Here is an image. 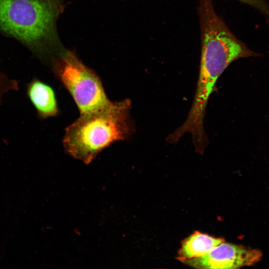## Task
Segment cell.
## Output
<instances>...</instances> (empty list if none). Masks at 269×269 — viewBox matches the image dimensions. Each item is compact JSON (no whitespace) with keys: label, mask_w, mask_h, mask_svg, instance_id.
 <instances>
[{"label":"cell","mask_w":269,"mask_h":269,"mask_svg":"<svg viewBox=\"0 0 269 269\" xmlns=\"http://www.w3.org/2000/svg\"><path fill=\"white\" fill-rule=\"evenodd\" d=\"M56 14L46 0H0V30L44 52L56 42Z\"/></svg>","instance_id":"3"},{"label":"cell","mask_w":269,"mask_h":269,"mask_svg":"<svg viewBox=\"0 0 269 269\" xmlns=\"http://www.w3.org/2000/svg\"><path fill=\"white\" fill-rule=\"evenodd\" d=\"M262 257V253L259 250L224 241L201 257L182 262L199 269H239L254 265L261 260Z\"/></svg>","instance_id":"5"},{"label":"cell","mask_w":269,"mask_h":269,"mask_svg":"<svg viewBox=\"0 0 269 269\" xmlns=\"http://www.w3.org/2000/svg\"><path fill=\"white\" fill-rule=\"evenodd\" d=\"M258 10L269 24V2L267 0H237Z\"/></svg>","instance_id":"8"},{"label":"cell","mask_w":269,"mask_h":269,"mask_svg":"<svg viewBox=\"0 0 269 269\" xmlns=\"http://www.w3.org/2000/svg\"><path fill=\"white\" fill-rule=\"evenodd\" d=\"M27 94L40 118L53 117L59 114L55 93L50 85L35 79L28 84Z\"/></svg>","instance_id":"6"},{"label":"cell","mask_w":269,"mask_h":269,"mask_svg":"<svg viewBox=\"0 0 269 269\" xmlns=\"http://www.w3.org/2000/svg\"><path fill=\"white\" fill-rule=\"evenodd\" d=\"M57 13L61 7V0H46Z\"/></svg>","instance_id":"10"},{"label":"cell","mask_w":269,"mask_h":269,"mask_svg":"<svg viewBox=\"0 0 269 269\" xmlns=\"http://www.w3.org/2000/svg\"><path fill=\"white\" fill-rule=\"evenodd\" d=\"M53 71L71 95L80 115L106 105L108 99L98 75L70 51H64L52 60Z\"/></svg>","instance_id":"4"},{"label":"cell","mask_w":269,"mask_h":269,"mask_svg":"<svg viewBox=\"0 0 269 269\" xmlns=\"http://www.w3.org/2000/svg\"><path fill=\"white\" fill-rule=\"evenodd\" d=\"M18 89V84L16 81L9 79L0 72V103L3 94L9 91Z\"/></svg>","instance_id":"9"},{"label":"cell","mask_w":269,"mask_h":269,"mask_svg":"<svg viewBox=\"0 0 269 269\" xmlns=\"http://www.w3.org/2000/svg\"><path fill=\"white\" fill-rule=\"evenodd\" d=\"M131 101H110L80 117L65 130L63 145L73 157L90 163L116 141L130 138L134 131L130 116Z\"/></svg>","instance_id":"2"},{"label":"cell","mask_w":269,"mask_h":269,"mask_svg":"<svg viewBox=\"0 0 269 269\" xmlns=\"http://www.w3.org/2000/svg\"><path fill=\"white\" fill-rule=\"evenodd\" d=\"M223 242L224 240L222 238H215L196 231L183 242L178 259L182 262L201 257Z\"/></svg>","instance_id":"7"},{"label":"cell","mask_w":269,"mask_h":269,"mask_svg":"<svg viewBox=\"0 0 269 269\" xmlns=\"http://www.w3.org/2000/svg\"><path fill=\"white\" fill-rule=\"evenodd\" d=\"M201 38L199 77L191 108L179 132L189 133L200 139L206 135L204 118L208 100L216 83L233 61L242 58L260 56L230 30L216 13L213 0H199L198 6Z\"/></svg>","instance_id":"1"}]
</instances>
